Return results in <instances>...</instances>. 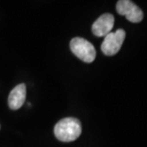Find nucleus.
Here are the masks:
<instances>
[{
    "label": "nucleus",
    "mask_w": 147,
    "mask_h": 147,
    "mask_svg": "<svg viewBox=\"0 0 147 147\" xmlns=\"http://www.w3.org/2000/svg\"><path fill=\"white\" fill-rule=\"evenodd\" d=\"M82 132L81 123L75 118H65L54 127V134L59 141L70 142L78 139Z\"/></svg>",
    "instance_id": "1"
},
{
    "label": "nucleus",
    "mask_w": 147,
    "mask_h": 147,
    "mask_svg": "<svg viewBox=\"0 0 147 147\" xmlns=\"http://www.w3.org/2000/svg\"><path fill=\"white\" fill-rule=\"evenodd\" d=\"M70 49L72 53L84 62L91 63L96 58V53L94 46L85 38L76 37L71 39Z\"/></svg>",
    "instance_id": "2"
},
{
    "label": "nucleus",
    "mask_w": 147,
    "mask_h": 147,
    "mask_svg": "<svg viewBox=\"0 0 147 147\" xmlns=\"http://www.w3.org/2000/svg\"><path fill=\"white\" fill-rule=\"evenodd\" d=\"M126 33L123 30L119 29L115 32H110L104 38L101 44V51L106 56H114L120 50L125 39Z\"/></svg>",
    "instance_id": "3"
},
{
    "label": "nucleus",
    "mask_w": 147,
    "mask_h": 147,
    "mask_svg": "<svg viewBox=\"0 0 147 147\" xmlns=\"http://www.w3.org/2000/svg\"><path fill=\"white\" fill-rule=\"evenodd\" d=\"M116 10L119 14L125 16L127 19L132 23H139L144 17L142 9L129 0L118 1L116 4Z\"/></svg>",
    "instance_id": "4"
},
{
    "label": "nucleus",
    "mask_w": 147,
    "mask_h": 147,
    "mask_svg": "<svg viewBox=\"0 0 147 147\" xmlns=\"http://www.w3.org/2000/svg\"><path fill=\"white\" fill-rule=\"evenodd\" d=\"M114 16L110 13H105L98 17L97 20L93 23L92 27V31L96 36L105 37L111 32V30L114 27Z\"/></svg>",
    "instance_id": "5"
},
{
    "label": "nucleus",
    "mask_w": 147,
    "mask_h": 147,
    "mask_svg": "<svg viewBox=\"0 0 147 147\" xmlns=\"http://www.w3.org/2000/svg\"><path fill=\"white\" fill-rule=\"evenodd\" d=\"M26 98V84H18L11 91L8 96V105L11 110H18L24 105Z\"/></svg>",
    "instance_id": "6"
}]
</instances>
